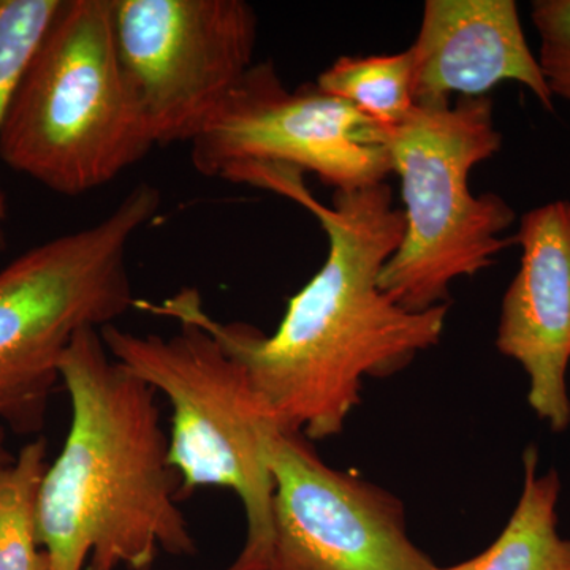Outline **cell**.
Returning a JSON list of instances; mask_svg holds the SVG:
<instances>
[{"instance_id":"obj_1","label":"cell","mask_w":570,"mask_h":570,"mask_svg":"<svg viewBox=\"0 0 570 570\" xmlns=\"http://www.w3.org/2000/svg\"><path fill=\"white\" fill-rule=\"evenodd\" d=\"M228 175L313 213L328 239L324 265L288 298L273 335L217 321L195 287L160 303L137 299L135 309L202 326L243 366L277 425L311 442L335 438L362 403L363 379L395 376L438 346L449 303L411 313L379 288V273L404 234L403 209L393 206L387 183L335 193L326 206L291 167L246 165Z\"/></svg>"},{"instance_id":"obj_2","label":"cell","mask_w":570,"mask_h":570,"mask_svg":"<svg viewBox=\"0 0 570 570\" xmlns=\"http://www.w3.org/2000/svg\"><path fill=\"white\" fill-rule=\"evenodd\" d=\"M59 376L70 428L37 499L48 570H149L160 551L197 553L157 390L116 362L94 328L75 337Z\"/></svg>"},{"instance_id":"obj_3","label":"cell","mask_w":570,"mask_h":570,"mask_svg":"<svg viewBox=\"0 0 570 570\" xmlns=\"http://www.w3.org/2000/svg\"><path fill=\"white\" fill-rule=\"evenodd\" d=\"M154 146L119 58L112 0H61L11 97L0 159L52 193L80 197Z\"/></svg>"},{"instance_id":"obj_4","label":"cell","mask_w":570,"mask_h":570,"mask_svg":"<svg viewBox=\"0 0 570 570\" xmlns=\"http://www.w3.org/2000/svg\"><path fill=\"white\" fill-rule=\"evenodd\" d=\"M400 176L404 234L379 273V288L397 306L423 313L450 302V285L489 268L517 245L504 232L515 220L498 194H472L469 176L502 146L491 97L415 104L392 129H381Z\"/></svg>"},{"instance_id":"obj_5","label":"cell","mask_w":570,"mask_h":570,"mask_svg":"<svg viewBox=\"0 0 570 570\" xmlns=\"http://www.w3.org/2000/svg\"><path fill=\"white\" fill-rule=\"evenodd\" d=\"M160 206L157 187L137 184L99 223L33 246L0 269V425L39 433L78 333L134 309L127 254Z\"/></svg>"},{"instance_id":"obj_6","label":"cell","mask_w":570,"mask_h":570,"mask_svg":"<svg viewBox=\"0 0 570 570\" xmlns=\"http://www.w3.org/2000/svg\"><path fill=\"white\" fill-rule=\"evenodd\" d=\"M170 336L100 330L116 362L163 393L171 406L168 461L179 501L195 490L234 491L246 512V542L225 570H261L273 534L275 479L266 438L277 425L246 371L202 326L178 322Z\"/></svg>"},{"instance_id":"obj_7","label":"cell","mask_w":570,"mask_h":570,"mask_svg":"<svg viewBox=\"0 0 570 570\" xmlns=\"http://www.w3.org/2000/svg\"><path fill=\"white\" fill-rule=\"evenodd\" d=\"M116 43L156 146L193 142L254 66L245 0H112Z\"/></svg>"},{"instance_id":"obj_8","label":"cell","mask_w":570,"mask_h":570,"mask_svg":"<svg viewBox=\"0 0 570 570\" xmlns=\"http://www.w3.org/2000/svg\"><path fill=\"white\" fill-rule=\"evenodd\" d=\"M190 159L198 174L223 179L246 165H283L336 193L377 186L392 174L376 122L316 85L287 91L272 62L250 67L190 142Z\"/></svg>"},{"instance_id":"obj_9","label":"cell","mask_w":570,"mask_h":570,"mask_svg":"<svg viewBox=\"0 0 570 570\" xmlns=\"http://www.w3.org/2000/svg\"><path fill=\"white\" fill-rule=\"evenodd\" d=\"M275 479L273 534L261 570H438L407 532L392 491L328 466L313 442L279 425L266 438Z\"/></svg>"},{"instance_id":"obj_10","label":"cell","mask_w":570,"mask_h":570,"mask_svg":"<svg viewBox=\"0 0 570 570\" xmlns=\"http://www.w3.org/2000/svg\"><path fill=\"white\" fill-rule=\"evenodd\" d=\"M520 268L502 298L497 347L523 367L528 403L554 433L570 425V202L524 213Z\"/></svg>"},{"instance_id":"obj_11","label":"cell","mask_w":570,"mask_h":570,"mask_svg":"<svg viewBox=\"0 0 570 570\" xmlns=\"http://www.w3.org/2000/svg\"><path fill=\"white\" fill-rule=\"evenodd\" d=\"M414 56L415 104L450 102V96L485 97L515 81L553 111L538 58L513 0H426Z\"/></svg>"},{"instance_id":"obj_12","label":"cell","mask_w":570,"mask_h":570,"mask_svg":"<svg viewBox=\"0 0 570 570\" xmlns=\"http://www.w3.org/2000/svg\"><path fill=\"white\" fill-rule=\"evenodd\" d=\"M523 464V490L498 539L478 557L438 570H570V539L558 531L560 475L554 469L539 474L534 445Z\"/></svg>"},{"instance_id":"obj_13","label":"cell","mask_w":570,"mask_h":570,"mask_svg":"<svg viewBox=\"0 0 570 570\" xmlns=\"http://www.w3.org/2000/svg\"><path fill=\"white\" fill-rule=\"evenodd\" d=\"M322 92L351 104L381 129L397 126L414 108L411 48L389 56H343L317 77Z\"/></svg>"},{"instance_id":"obj_14","label":"cell","mask_w":570,"mask_h":570,"mask_svg":"<svg viewBox=\"0 0 570 570\" xmlns=\"http://www.w3.org/2000/svg\"><path fill=\"white\" fill-rule=\"evenodd\" d=\"M47 468V442L39 438L0 469V570H48L37 530V499Z\"/></svg>"},{"instance_id":"obj_15","label":"cell","mask_w":570,"mask_h":570,"mask_svg":"<svg viewBox=\"0 0 570 570\" xmlns=\"http://www.w3.org/2000/svg\"><path fill=\"white\" fill-rule=\"evenodd\" d=\"M61 0H0V132L22 70ZM6 194L0 190V254L7 249Z\"/></svg>"},{"instance_id":"obj_16","label":"cell","mask_w":570,"mask_h":570,"mask_svg":"<svg viewBox=\"0 0 570 570\" xmlns=\"http://www.w3.org/2000/svg\"><path fill=\"white\" fill-rule=\"evenodd\" d=\"M531 20L540 39V70L551 96L570 104V0H535Z\"/></svg>"},{"instance_id":"obj_17","label":"cell","mask_w":570,"mask_h":570,"mask_svg":"<svg viewBox=\"0 0 570 570\" xmlns=\"http://www.w3.org/2000/svg\"><path fill=\"white\" fill-rule=\"evenodd\" d=\"M13 453L7 448L6 428L0 425V469L9 466L14 461Z\"/></svg>"}]
</instances>
